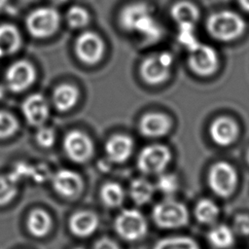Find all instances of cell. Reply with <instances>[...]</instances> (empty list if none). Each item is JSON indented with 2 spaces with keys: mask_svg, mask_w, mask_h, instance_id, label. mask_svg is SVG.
<instances>
[{
  "mask_svg": "<svg viewBox=\"0 0 249 249\" xmlns=\"http://www.w3.org/2000/svg\"><path fill=\"white\" fill-rule=\"evenodd\" d=\"M119 18L124 30L138 33L147 42H156L162 35V28L153 16L151 7L144 2L124 6Z\"/></svg>",
  "mask_w": 249,
  "mask_h": 249,
  "instance_id": "1",
  "label": "cell"
},
{
  "mask_svg": "<svg viewBox=\"0 0 249 249\" xmlns=\"http://www.w3.org/2000/svg\"><path fill=\"white\" fill-rule=\"evenodd\" d=\"M206 29L211 37L222 42H231L239 38L246 29L245 20L232 11H219L209 16Z\"/></svg>",
  "mask_w": 249,
  "mask_h": 249,
  "instance_id": "2",
  "label": "cell"
},
{
  "mask_svg": "<svg viewBox=\"0 0 249 249\" xmlns=\"http://www.w3.org/2000/svg\"><path fill=\"white\" fill-rule=\"evenodd\" d=\"M153 220L161 229H178L189 222L187 207L173 198H166L157 203L153 209Z\"/></svg>",
  "mask_w": 249,
  "mask_h": 249,
  "instance_id": "3",
  "label": "cell"
},
{
  "mask_svg": "<svg viewBox=\"0 0 249 249\" xmlns=\"http://www.w3.org/2000/svg\"><path fill=\"white\" fill-rule=\"evenodd\" d=\"M237 182L236 170L229 162L218 161L211 166L208 173V185L218 196H231L236 189Z\"/></svg>",
  "mask_w": 249,
  "mask_h": 249,
  "instance_id": "4",
  "label": "cell"
},
{
  "mask_svg": "<svg viewBox=\"0 0 249 249\" xmlns=\"http://www.w3.org/2000/svg\"><path fill=\"white\" fill-rule=\"evenodd\" d=\"M60 17L53 7H40L33 10L26 18V27L36 38H46L53 35L58 28Z\"/></svg>",
  "mask_w": 249,
  "mask_h": 249,
  "instance_id": "5",
  "label": "cell"
},
{
  "mask_svg": "<svg viewBox=\"0 0 249 249\" xmlns=\"http://www.w3.org/2000/svg\"><path fill=\"white\" fill-rule=\"evenodd\" d=\"M172 63L173 57L169 53L163 52L152 54L142 61L140 75L149 85H160L170 77Z\"/></svg>",
  "mask_w": 249,
  "mask_h": 249,
  "instance_id": "6",
  "label": "cell"
},
{
  "mask_svg": "<svg viewBox=\"0 0 249 249\" xmlns=\"http://www.w3.org/2000/svg\"><path fill=\"white\" fill-rule=\"evenodd\" d=\"M115 230L124 239L134 241L147 233V222L144 216L135 209L122 211L115 220Z\"/></svg>",
  "mask_w": 249,
  "mask_h": 249,
  "instance_id": "7",
  "label": "cell"
},
{
  "mask_svg": "<svg viewBox=\"0 0 249 249\" xmlns=\"http://www.w3.org/2000/svg\"><path fill=\"white\" fill-rule=\"evenodd\" d=\"M171 160L170 150L163 145L154 144L145 147L139 154L137 165L145 174H160Z\"/></svg>",
  "mask_w": 249,
  "mask_h": 249,
  "instance_id": "8",
  "label": "cell"
},
{
  "mask_svg": "<svg viewBox=\"0 0 249 249\" xmlns=\"http://www.w3.org/2000/svg\"><path fill=\"white\" fill-rule=\"evenodd\" d=\"M105 51L104 42L101 37L90 31L84 32L78 36L75 42V53L78 58L88 65L97 63L103 56Z\"/></svg>",
  "mask_w": 249,
  "mask_h": 249,
  "instance_id": "9",
  "label": "cell"
},
{
  "mask_svg": "<svg viewBox=\"0 0 249 249\" xmlns=\"http://www.w3.org/2000/svg\"><path fill=\"white\" fill-rule=\"evenodd\" d=\"M218 54L210 46L199 44L195 50L189 52V67L197 76L208 77L213 75L218 69Z\"/></svg>",
  "mask_w": 249,
  "mask_h": 249,
  "instance_id": "10",
  "label": "cell"
},
{
  "mask_svg": "<svg viewBox=\"0 0 249 249\" xmlns=\"http://www.w3.org/2000/svg\"><path fill=\"white\" fill-rule=\"evenodd\" d=\"M63 149L67 157L78 163L89 160L93 154L91 139L81 130L69 131L63 139Z\"/></svg>",
  "mask_w": 249,
  "mask_h": 249,
  "instance_id": "11",
  "label": "cell"
},
{
  "mask_svg": "<svg viewBox=\"0 0 249 249\" xmlns=\"http://www.w3.org/2000/svg\"><path fill=\"white\" fill-rule=\"evenodd\" d=\"M5 78L7 86L11 90L20 92L28 89L34 83L36 70L30 62L18 60L8 67Z\"/></svg>",
  "mask_w": 249,
  "mask_h": 249,
  "instance_id": "12",
  "label": "cell"
},
{
  "mask_svg": "<svg viewBox=\"0 0 249 249\" xmlns=\"http://www.w3.org/2000/svg\"><path fill=\"white\" fill-rule=\"evenodd\" d=\"M53 187L63 197L75 198L83 191L84 182L80 174L71 169H60L53 176Z\"/></svg>",
  "mask_w": 249,
  "mask_h": 249,
  "instance_id": "13",
  "label": "cell"
},
{
  "mask_svg": "<svg viewBox=\"0 0 249 249\" xmlns=\"http://www.w3.org/2000/svg\"><path fill=\"white\" fill-rule=\"evenodd\" d=\"M21 110L27 123L33 126H42L50 115L48 101L40 93L27 96L22 102Z\"/></svg>",
  "mask_w": 249,
  "mask_h": 249,
  "instance_id": "14",
  "label": "cell"
},
{
  "mask_svg": "<svg viewBox=\"0 0 249 249\" xmlns=\"http://www.w3.org/2000/svg\"><path fill=\"white\" fill-rule=\"evenodd\" d=\"M239 128L234 120L220 117L214 120L209 127L211 139L219 146H229L238 137Z\"/></svg>",
  "mask_w": 249,
  "mask_h": 249,
  "instance_id": "15",
  "label": "cell"
},
{
  "mask_svg": "<svg viewBox=\"0 0 249 249\" xmlns=\"http://www.w3.org/2000/svg\"><path fill=\"white\" fill-rule=\"evenodd\" d=\"M170 118L162 113L150 112L145 114L139 122V130L146 137H160L169 132Z\"/></svg>",
  "mask_w": 249,
  "mask_h": 249,
  "instance_id": "16",
  "label": "cell"
},
{
  "mask_svg": "<svg viewBox=\"0 0 249 249\" xmlns=\"http://www.w3.org/2000/svg\"><path fill=\"white\" fill-rule=\"evenodd\" d=\"M133 150V141L124 134H117L110 137L105 144V151L110 160L123 162L126 160Z\"/></svg>",
  "mask_w": 249,
  "mask_h": 249,
  "instance_id": "17",
  "label": "cell"
},
{
  "mask_svg": "<svg viewBox=\"0 0 249 249\" xmlns=\"http://www.w3.org/2000/svg\"><path fill=\"white\" fill-rule=\"evenodd\" d=\"M99 224L97 216L90 211H78L69 220V228L73 234L79 237L91 235Z\"/></svg>",
  "mask_w": 249,
  "mask_h": 249,
  "instance_id": "18",
  "label": "cell"
},
{
  "mask_svg": "<svg viewBox=\"0 0 249 249\" xmlns=\"http://www.w3.org/2000/svg\"><path fill=\"white\" fill-rule=\"evenodd\" d=\"M21 45V37L18 28L9 23L0 25V57L15 53Z\"/></svg>",
  "mask_w": 249,
  "mask_h": 249,
  "instance_id": "19",
  "label": "cell"
},
{
  "mask_svg": "<svg viewBox=\"0 0 249 249\" xmlns=\"http://www.w3.org/2000/svg\"><path fill=\"white\" fill-rule=\"evenodd\" d=\"M79 91L76 87L70 84H62L58 86L53 94V102L54 107L60 112L71 110L77 103Z\"/></svg>",
  "mask_w": 249,
  "mask_h": 249,
  "instance_id": "20",
  "label": "cell"
},
{
  "mask_svg": "<svg viewBox=\"0 0 249 249\" xmlns=\"http://www.w3.org/2000/svg\"><path fill=\"white\" fill-rule=\"evenodd\" d=\"M170 16L177 24H196L199 18L198 8L190 1H178L170 8Z\"/></svg>",
  "mask_w": 249,
  "mask_h": 249,
  "instance_id": "21",
  "label": "cell"
},
{
  "mask_svg": "<svg viewBox=\"0 0 249 249\" xmlns=\"http://www.w3.org/2000/svg\"><path fill=\"white\" fill-rule=\"evenodd\" d=\"M29 232L36 237H43L49 233L52 228V219L43 209H34L27 219Z\"/></svg>",
  "mask_w": 249,
  "mask_h": 249,
  "instance_id": "22",
  "label": "cell"
},
{
  "mask_svg": "<svg viewBox=\"0 0 249 249\" xmlns=\"http://www.w3.org/2000/svg\"><path fill=\"white\" fill-rule=\"evenodd\" d=\"M207 238L210 244L217 249L230 248L234 242L233 231L227 225H217L212 228Z\"/></svg>",
  "mask_w": 249,
  "mask_h": 249,
  "instance_id": "23",
  "label": "cell"
},
{
  "mask_svg": "<svg viewBox=\"0 0 249 249\" xmlns=\"http://www.w3.org/2000/svg\"><path fill=\"white\" fill-rule=\"evenodd\" d=\"M155 193V187L151 182L143 178L134 179L129 188V194L132 200L138 204L142 205L148 203Z\"/></svg>",
  "mask_w": 249,
  "mask_h": 249,
  "instance_id": "24",
  "label": "cell"
},
{
  "mask_svg": "<svg viewBox=\"0 0 249 249\" xmlns=\"http://www.w3.org/2000/svg\"><path fill=\"white\" fill-rule=\"evenodd\" d=\"M195 216L201 224H212L219 216V207L213 200L209 198H202L198 200L195 207Z\"/></svg>",
  "mask_w": 249,
  "mask_h": 249,
  "instance_id": "25",
  "label": "cell"
},
{
  "mask_svg": "<svg viewBox=\"0 0 249 249\" xmlns=\"http://www.w3.org/2000/svg\"><path fill=\"white\" fill-rule=\"evenodd\" d=\"M100 196L105 205L109 207H117L123 203L124 192L118 183L108 182L102 186Z\"/></svg>",
  "mask_w": 249,
  "mask_h": 249,
  "instance_id": "26",
  "label": "cell"
},
{
  "mask_svg": "<svg viewBox=\"0 0 249 249\" xmlns=\"http://www.w3.org/2000/svg\"><path fill=\"white\" fill-rule=\"evenodd\" d=\"M154 249H199L196 241L188 236H171L159 240Z\"/></svg>",
  "mask_w": 249,
  "mask_h": 249,
  "instance_id": "27",
  "label": "cell"
},
{
  "mask_svg": "<svg viewBox=\"0 0 249 249\" xmlns=\"http://www.w3.org/2000/svg\"><path fill=\"white\" fill-rule=\"evenodd\" d=\"M18 193V181L12 175L0 176V206L13 200Z\"/></svg>",
  "mask_w": 249,
  "mask_h": 249,
  "instance_id": "28",
  "label": "cell"
},
{
  "mask_svg": "<svg viewBox=\"0 0 249 249\" xmlns=\"http://www.w3.org/2000/svg\"><path fill=\"white\" fill-rule=\"evenodd\" d=\"M178 41L182 44L189 52L195 50L199 46V42L195 34V25L184 23L178 24Z\"/></svg>",
  "mask_w": 249,
  "mask_h": 249,
  "instance_id": "29",
  "label": "cell"
},
{
  "mask_svg": "<svg viewBox=\"0 0 249 249\" xmlns=\"http://www.w3.org/2000/svg\"><path fill=\"white\" fill-rule=\"evenodd\" d=\"M90 17L89 12L81 6H72L66 14V20L72 28H82L88 25Z\"/></svg>",
  "mask_w": 249,
  "mask_h": 249,
  "instance_id": "30",
  "label": "cell"
},
{
  "mask_svg": "<svg viewBox=\"0 0 249 249\" xmlns=\"http://www.w3.org/2000/svg\"><path fill=\"white\" fill-rule=\"evenodd\" d=\"M157 188L163 195L171 196L179 188L177 176L172 173H160L157 181Z\"/></svg>",
  "mask_w": 249,
  "mask_h": 249,
  "instance_id": "31",
  "label": "cell"
},
{
  "mask_svg": "<svg viewBox=\"0 0 249 249\" xmlns=\"http://www.w3.org/2000/svg\"><path fill=\"white\" fill-rule=\"evenodd\" d=\"M18 128V122L14 115L0 111V139L14 135Z\"/></svg>",
  "mask_w": 249,
  "mask_h": 249,
  "instance_id": "32",
  "label": "cell"
},
{
  "mask_svg": "<svg viewBox=\"0 0 249 249\" xmlns=\"http://www.w3.org/2000/svg\"><path fill=\"white\" fill-rule=\"evenodd\" d=\"M36 142L43 148H50L53 145L55 140L54 130L48 126H39L35 134Z\"/></svg>",
  "mask_w": 249,
  "mask_h": 249,
  "instance_id": "33",
  "label": "cell"
},
{
  "mask_svg": "<svg viewBox=\"0 0 249 249\" xmlns=\"http://www.w3.org/2000/svg\"><path fill=\"white\" fill-rule=\"evenodd\" d=\"M233 230L241 235H249V214H237L233 220Z\"/></svg>",
  "mask_w": 249,
  "mask_h": 249,
  "instance_id": "34",
  "label": "cell"
},
{
  "mask_svg": "<svg viewBox=\"0 0 249 249\" xmlns=\"http://www.w3.org/2000/svg\"><path fill=\"white\" fill-rule=\"evenodd\" d=\"M93 249H120V247L113 240L104 237L95 243Z\"/></svg>",
  "mask_w": 249,
  "mask_h": 249,
  "instance_id": "35",
  "label": "cell"
},
{
  "mask_svg": "<svg viewBox=\"0 0 249 249\" xmlns=\"http://www.w3.org/2000/svg\"><path fill=\"white\" fill-rule=\"evenodd\" d=\"M239 6L241 9H243L245 12L249 13V0H237Z\"/></svg>",
  "mask_w": 249,
  "mask_h": 249,
  "instance_id": "36",
  "label": "cell"
},
{
  "mask_svg": "<svg viewBox=\"0 0 249 249\" xmlns=\"http://www.w3.org/2000/svg\"><path fill=\"white\" fill-rule=\"evenodd\" d=\"M53 4H54V5H62V4H64L65 2H67L68 0H50Z\"/></svg>",
  "mask_w": 249,
  "mask_h": 249,
  "instance_id": "37",
  "label": "cell"
},
{
  "mask_svg": "<svg viewBox=\"0 0 249 249\" xmlns=\"http://www.w3.org/2000/svg\"><path fill=\"white\" fill-rule=\"evenodd\" d=\"M8 3V0H0V10H2Z\"/></svg>",
  "mask_w": 249,
  "mask_h": 249,
  "instance_id": "38",
  "label": "cell"
},
{
  "mask_svg": "<svg viewBox=\"0 0 249 249\" xmlns=\"http://www.w3.org/2000/svg\"><path fill=\"white\" fill-rule=\"evenodd\" d=\"M4 93H5V89L2 86H0V99L4 96Z\"/></svg>",
  "mask_w": 249,
  "mask_h": 249,
  "instance_id": "39",
  "label": "cell"
},
{
  "mask_svg": "<svg viewBox=\"0 0 249 249\" xmlns=\"http://www.w3.org/2000/svg\"><path fill=\"white\" fill-rule=\"evenodd\" d=\"M246 159H247V162H248V164H249V149H248V151H247V155H246Z\"/></svg>",
  "mask_w": 249,
  "mask_h": 249,
  "instance_id": "40",
  "label": "cell"
},
{
  "mask_svg": "<svg viewBox=\"0 0 249 249\" xmlns=\"http://www.w3.org/2000/svg\"><path fill=\"white\" fill-rule=\"evenodd\" d=\"M75 249H82V248H75Z\"/></svg>",
  "mask_w": 249,
  "mask_h": 249,
  "instance_id": "41",
  "label": "cell"
}]
</instances>
